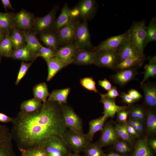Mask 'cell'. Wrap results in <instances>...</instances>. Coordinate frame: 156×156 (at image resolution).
<instances>
[{
  "label": "cell",
  "instance_id": "obj_1",
  "mask_svg": "<svg viewBox=\"0 0 156 156\" xmlns=\"http://www.w3.org/2000/svg\"><path fill=\"white\" fill-rule=\"evenodd\" d=\"M12 123L11 132L13 139L19 148L24 149L42 147L54 137L62 139L67 131L62 105L48 100L35 112L21 111Z\"/></svg>",
  "mask_w": 156,
  "mask_h": 156
},
{
  "label": "cell",
  "instance_id": "obj_2",
  "mask_svg": "<svg viewBox=\"0 0 156 156\" xmlns=\"http://www.w3.org/2000/svg\"><path fill=\"white\" fill-rule=\"evenodd\" d=\"M98 7L97 1L95 0H81L71 10L72 15L73 18L79 20L90 21L97 13Z\"/></svg>",
  "mask_w": 156,
  "mask_h": 156
},
{
  "label": "cell",
  "instance_id": "obj_3",
  "mask_svg": "<svg viewBox=\"0 0 156 156\" xmlns=\"http://www.w3.org/2000/svg\"><path fill=\"white\" fill-rule=\"evenodd\" d=\"M146 22L144 19L133 22L129 29V41L133 47L142 54L144 53V42L146 35Z\"/></svg>",
  "mask_w": 156,
  "mask_h": 156
},
{
  "label": "cell",
  "instance_id": "obj_4",
  "mask_svg": "<svg viewBox=\"0 0 156 156\" xmlns=\"http://www.w3.org/2000/svg\"><path fill=\"white\" fill-rule=\"evenodd\" d=\"M73 43L78 50L94 51L95 47L91 41L87 21H83L78 25Z\"/></svg>",
  "mask_w": 156,
  "mask_h": 156
},
{
  "label": "cell",
  "instance_id": "obj_5",
  "mask_svg": "<svg viewBox=\"0 0 156 156\" xmlns=\"http://www.w3.org/2000/svg\"><path fill=\"white\" fill-rule=\"evenodd\" d=\"M59 9L57 5H55L46 16L35 18L33 26L34 32L40 34L51 32L55 20V16Z\"/></svg>",
  "mask_w": 156,
  "mask_h": 156
},
{
  "label": "cell",
  "instance_id": "obj_6",
  "mask_svg": "<svg viewBox=\"0 0 156 156\" xmlns=\"http://www.w3.org/2000/svg\"><path fill=\"white\" fill-rule=\"evenodd\" d=\"M65 144L74 151L84 150L91 141L87 134L67 131L62 139Z\"/></svg>",
  "mask_w": 156,
  "mask_h": 156
},
{
  "label": "cell",
  "instance_id": "obj_7",
  "mask_svg": "<svg viewBox=\"0 0 156 156\" xmlns=\"http://www.w3.org/2000/svg\"><path fill=\"white\" fill-rule=\"evenodd\" d=\"M62 111L64 122L67 129L75 133L83 132L81 121L73 109L69 106L62 105Z\"/></svg>",
  "mask_w": 156,
  "mask_h": 156
},
{
  "label": "cell",
  "instance_id": "obj_8",
  "mask_svg": "<svg viewBox=\"0 0 156 156\" xmlns=\"http://www.w3.org/2000/svg\"><path fill=\"white\" fill-rule=\"evenodd\" d=\"M96 52L95 65L99 67L116 70V67L119 63L116 50H105Z\"/></svg>",
  "mask_w": 156,
  "mask_h": 156
},
{
  "label": "cell",
  "instance_id": "obj_9",
  "mask_svg": "<svg viewBox=\"0 0 156 156\" xmlns=\"http://www.w3.org/2000/svg\"><path fill=\"white\" fill-rule=\"evenodd\" d=\"M80 22L79 19L74 18L67 25L55 33L60 46L63 47L73 43L76 28Z\"/></svg>",
  "mask_w": 156,
  "mask_h": 156
},
{
  "label": "cell",
  "instance_id": "obj_10",
  "mask_svg": "<svg viewBox=\"0 0 156 156\" xmlns=\"http://www.w3.org/2000/svg\"><path fill=\"white\" fill-rule=\"evenodd\" d=\"M12 140L9 128L0 124V156H16L13 150Z\"/></svg>",
  "mask_w": 156,
  "mask_h": 156
},
{
  "label": "cell",
  "instance_id": "obj_11",
  "mask_svg": "<svg viewBox=\"0 0 156 156\" xmlns=\"http://www.w3.org/2000/svg\"><path fill=\"white\" fill-rule=\"evenodd\" d=\"M130 34L129 29L120 35L112 36L102 41L95 47L94 51H98L102 50H116L120 47L129 41Z\"/></svg>",
  "mask_w": 156,
  "mask_h": 156
},
{
  "label": "cell",
  "instance_id": "obj_12",
  "mask_svg": "<svg viewBox=\"0 0 156 156\" xmlns=\"http://www.w3.org/2000/svg\"><path fill=\"white\" fill-rule=\"evenodd\" d=\"M12 14L16 28L25 30H30L33 27L35 18L32 13L22 9L14 15Z\"/></svg>",
  "mask_w": 156,
  "mask_h": 156
},
{
  "label": "cell",
  "instance_id": "obj_13",
  "mask_svg": "<svg viewBox=\"0 0 156 156\" xmlns=\"http://www.w3.org/2000/svg\"><path fill=\"white\" fill-rule=\"evenodd\" d=\"M137 67L120 70L111 76L110 79L115 83L123 86L134 79L138 74Z\"/></svg>",
  "mask_w": 156,
  "mask_h": 156
},
{
  "label": "cell",
  "instance_id": "obj_14",
  "mask_svg": "<svg viewBox=\"0 0 156 156\" xmlns=\"http://www.w3.org/2000/svg\"><path fill=\"white\" fill-rule=\"evenodd\" d=\"M100 139L99 145L104 146L116 143L119 138L114 127L107 123L104 125Z\"/></svg>",
  "mask_w": 156,
  "mask_h": 156
},
{
  "label": "cell",
  "instance_id": "obj_15",
  "mask_svg": "<svg viewBox=\"0 0 156 156\" xmlns=\"http://www.w3.org/2000/svg\"><path fill=\"white\" fill-rule=\"evenodd\" d=\"M77 50L73 43H70L59 48L55 56L68 66L73 63Z\"/></svg>",
  "mask_w": 156,
  "mask_h": 156
},
{
  "label": "cell",
  "instance_id": "obj_16",
  "mask_svg": "<svg viewBox=\"0 0 156 156\" xmlns=\"http://www.w3.org/2000/svg\"><path fill=\"white\" fill-rule=\"evenodd\" d=\"M66 145L62 139L54 137L49 140L42 147L48 153H57L64 156L66 154L68 151Z\"/></svg>",
  "mask_w": 156,
  "mask_h": 156
},
{
  "label": "cell",
  "instance_id": "obj_17",
  "mask_svg": "<svg viewBox=\"0 0 156 156\" xmlns=\"http://www.w3.org/2000/svg\"><path fill=\"white\" fill-rule=\"evenodd\" d=\"M74 18L72 15L71 10L69 8L68 3H65L60 15L55 20L51 32L56 33L69 23Z\"/></svg>",
  "mask_w": 156,
  "mask_h": 156
},
{
  "label": "cell",
  "instance_id": "obj_18",
  "mask_svg": "<svg viewBox=\"0 0 156 156\" xmlns=\"http://www.w3.org/2000/svg\"><path fill=\"white\" fill-rule=\"evenodd\" d=\"M96 57V52L82 50H77L73 63L78 65L94 64Z\"/></svg>",
  "mask_w": 156,
  "mask_h": 156
},
{
  "label": "cell",
  "instance_id": "obj_19",
  "mask_svg": "<svg viewBox=\"0 0 156 156\" xmlns=\"http://www.w3.org/2000/svg\"><path fill=\"white\" fill-rule=\"evenodd\" d=\"M141 87L144 94V102L149 107L155 108L156 106V85L150 82L141 83Z\"/></svg>",
  "mask_w": 156,
  "mask_h": 156
},
{
  "label": "cell",
  "instance_id": "obj_20",
  "mask_svg": "<svg viewBox=\"0 0 156 156\" xmlns=\"http://www.w3.org/2000/svg\"><path fill=\"white\" fill-rule=\"evenodd\" d=\"M119 63L130 57L144 55L137 51L130 43L129 41L120 47L116 50Z\"/></svg>",
  "mask_w": 156,
  "mask_h": 156
},
{
  "label": "cell",
  "instance_id": "obj_21",
  "mask_svg": "<svg viewBox=\"0 0 156 156\" xmlns=\"http://www.w3.org/2000/svg\"><path fill=\"white\" fill-rule=\"evenodd\" d=\"M101 102L103 104L104 115L109 117H113L115 114L120 111L125 109L128 107L126 106L117 105L114 100H110L104 97L101 96Z\"/></svg>",
  "mask_w": 156,
  "mask_h": 156
},
{
  "label": "cell",
  "instance_id": "obj_22",
  "mask_svg": "<svg viewBox=\"0 0 156 156\" xmlns=\"http://www.w3.org/2000/svg\"><path fill=\"white\" fill-rule=\"evenodd\" d=\"M46 61L48 69L47 81L51 80L59 71L67 66L56 56L51 58Z\"/></svg>",
  "mask_w": 156,
  "mask_h": 156
},
{
  "label": "cell",
  "instance_id": "obj_23",
  "mask_svg": "<svg viewBox=\"0 0 156 156\" xmlns=\"http://www.w3.org/2000/svg\"><path fill=\"white\" fill-rule=\"evenodd\" d=\"M131 156H154L149 146L147 137H144L137 141L134 151Z\"/></svg>",
  "mask_w": 156,
  "mask_h": 156
},
{
  "label": "cell",
  "instance_id": "obj_24",
  "mask_svg": "<svg viewBox=\"0 0 156 156\" xmlns=\"http://www.w3.org/2000/svg\"><path fill=\"white\" fill-rule=\"evenodd\" d=\"M23 32L26 45L36 58V55L42 45L37 38L35 32L29 30H24Z\"/></svg>",
  "mask_w": 156,
  "mask_h": 156
},
{
  "label": "cell",
  "instance_id": "obj_25",
  "mask_svg": "<svg viewBox=\"0 0 156 156\" xmlns=\"http://www.w3.org/2000/svg\"><path fill=\"white\" fill-rule=\"evenodd\" d=\"M146 58L145 55L127 58L119 62L116 67V70H120L140 66Z\"/></svg>",
  "mask_w": 156,
  "mask_h": 156
},
{
  "label": "cell",
  "instance_id": "obj_26",
  "mask_svg": "<svg viewBox=\"0 0 156 156\" xmlns=\"http://www.w3.org/2000/svg\"><path fill=\"white\" fill-rule=\"evenodd\" d=\"M11 57L14 59L25 61L32 60L36 58L35 56L26 44L14 50Z\"/></svg>",
  "mask_w": 156,
  "mask_h": 156
},
{
  "label": "cell",
  "instance_id": "obj_27",
  "mask_svg": "<svg viewBox=\"0 0 156 156\" xmlns=\"http://www.w3.org/2000/svg\"><path fill=\"white\" fill-rule=\"evenodd\" d=\"M70 89L68 88L54 90L49 94L48 101L56 102L60 105L66 104Z\"/></svg>",
  "mask_w": 156,
  "mask_h": 156
},
{
  "label": "cell",
  "instance_id": "obj_28",
  "mask_svg": "<svg viewBox=\"0 0 156 156\" xmlns=\"http://www.w3.org/2000/svg\"><path fill=\"white\" fill-rule=\"evenodd\" d=\"M108 117L103 115L100 117L91 120L89 122V128L87 135L91 141H92L95 133L101 130L106 120Z\"/></svg>",
  "mask_w": 156,
  "mask_h": 156
},
{
  "label": "cell",
  "instance_id": "obj_29",
  "mask_svg": "<svg viewBox=\"0 0 156 156\" xmlns=\"http://www.w3.org/2000/svg\"><path fill=\"white\" fill-rule=\"evenodd\" d=\"M40 40L47 47L57 51L60 46L56 34L52 32H47L40 34Z\"/></svg>",
  "mask_w": 156,
  "mask_h": 156
},
{
  "label": "cell",
  "instance_id": "obj_30",
  "mask_svg": "<svg viewBox=\"0 0 156 156\" xmlns=\"http://www.w3.org/2000/svg\"><path fill=\"white\" fill-rule=\"evenodd\" d=\"M14 27L12 14L0 12V29L5 34L10 31Z\"/></svg>",
  "mask_w": 156,
  "mask_h": 156
},
{
  "label": "cell",
  "instance_id": "obj_31",
  "mask_svg": "<svg viewBox=\"0 0 156 156\" xmlns=\"http://www.w3.org/2000/svg\"><path fill=\"white\" fill-rule=\"evenodd\" d=\"M10 38L14 50L23 46L26 42L23 31L15 27L12 29Z\"/></svg>",
  "mask_w": 156,
  "mask_h": 156
},
{
  "label": "cell",
  "instance_id": "obj_32",
  "mask_svg": "<svg viewBox=\"0 0 156 156\" xmlns=\"http://www.w3.org/2000/svg\"><path fill=\"white\" fill-rule=\"evenodd\" d=\"M10 31L5 34L4 38L0 43V56L11 57L13 51L10 38Z\"/></svg>",
  "mask_w": 156,
  "mask_h": 156
},
{
  "label": "cell",
  "instance_id": "obj_33",
  "mask_svg": "<svg viewBox=\"0 0 156 156\" xmlns=\"http://www.w3.org/2000/svg\"><path fill=\"white\" fill-rule=\"evenodd\" d=\"M149 63L144 66L145 71L143 73L144 75L143 79L141 83L145 82L149 77H154L156 76V57H148Z\"/></svg>",
  "mask_w": 156,
  "mask_h": 156
},
{
  "label": "cell",
  "instance_id": "obj_34",
  "mask_svg": "<svg viewBox=\"0 0 156 156\" xmlns=\"http://www.w3.org/2000/svg\"><path fill=\"white\" fill-rule=\"evenodd\" d=\"M146 37L144 44V48L150 42L156 41V17L152 18L148 25L146 26Z\"/></svg>",
  "mask_w": 156,
  "mask_h": 156
},
{
  "label": "cell",
  "instance_id": "obj_35",
  "mask_svg": "<svg viewBox=\"0 0 156 156\" xmlns=\"http://www.w3.org/2000/svg\"><path fill=\"white\" fill-rule=\"evenodd\" d=\"M41 102L40 100L35 98L25 101L21 105V111L26 113L35 112L42 106Z\"/></svg>",
  "mask_w": 156,
  "mask_h": 156
},
{
  "label": "cell",
  "instance_id": "obj_36",
  "mask_svg": "<svg viewBox=\"0 0 156 156\" xmlns=\"http://www.w3.org/2000/svg\"><path fill=\"white\" fill-rule=\"evenodd\" d=\"M33 92L34 98L43 103L47 101V97L49 95L47 85L45 83H40L34 86Z\"/></svg>",
  "mask_w": 156,
  "mask_h": 156
},
{
  "label": "cell",
  "instance_id": "obj_37",
  "mask_svg": "<svg viewBox=\"0 0 156 156\" xmlns=\"http://www.w3.org/2000/svg\"><path fill=\"white\" fill-rule=\"evenodd\" d=\"M129 115L131 118L143 121L146 116L147 112L142 106L135 105L130 107Z\"/></svg>",
  "mask_w": 156,
  "mask_h": 156
},
{
  "label": "cell",
  "instance_id": "obj_38",
  "mask_svg": "<svg viewBox=\"0 0 156 156\" xmlns=\"http://www.w3.org/2000/svg\"><path fill=\"white\" fill-rule=\"evenodd\" d=\"M114 127L119 137L130 144H133V137L128 133L124 123L119 124L115 123Z\"/></svg>",
  "mask_w": 156,
  "mask_h": 156
},
{
  "label": "cell",
  "instance_id": "obj_39",
  "mask_svg": "<svg viewBox=\"0 0 156 156\" xmlns=\"http://www.w3.org/2000/svg\"><path fill=\"white\" fill-rule=\"evenodd\" d=\"M146 130L150 133L156 131V115L155 112L147 110L146 115Z\"/></svg>",
  "mask_w": 156,
  "mask_h": 156
},
{
  "label": "cell",
  "instance_id": "obj_40",
  "mask_svg": "<svg viewBox=\"0 0 156 156\" xmlns=\"http://www.w3.org/2000/svg\"><path fill=\"white\" fill-rule=\"evenodd\" d=\"M86 156H105L99 145L90 143L84 149Z\"/></svg>",
  "mask_w": 156,
  "mask_h": 156
},
{
  "label": "cell",
  "instance_id": "obj_41",
  "mask_svg": "<svg viewBox=\"0 0 156 156\" xmlns=\"http://www.w3.org/2000/svg\"><path fill=\"white\" fill-rule=\"evenodd\" d=\"M21 152L27 156H48L45 149L42 147H38L27 149L19 148Z\"/></svg>",
  "mask_w": 156,
  "mask_h": 156
},
{
  "label": "cell",
  "instance_id": "obj_42",
  "mask_svg": "<svg viewBox=\"0 0 156 156\" xmlns=\"http://www.w3.org/2000/svg\"><path fill=\"white\" fill-rule=\"evenodd\" d=\"M56 52V51L52 49L42 45L36 55V57H41L46 61L51 58L55 56Z\"/></svg>",
  "mask_w": 156,
  "mask_h": 156
},
{
  "label": "cell",
  "instance_id": "obj_43",
  "mask_svg": "<svg viewBox=\"0 0 156 156\" xmlns=\"http://www.w3.org/2000/svg\"><path fill=\"white\" fill-rule=\"evenodd\" d=\"M81 85L86 89L97 93L98 92L96 86V82L92 77H87L80 79Z\"/></svg>",
  "mask_w": 156,
  "mask_h": 156
},
{
  "label": "cell",
  "instance_id": "obj_44",
  "mask_svg": "<svg viewBox=\"0 0 156 156\" xmlns=\"http://www.w3.org/2000/svg\"><path fill=\"white\" fill-rule=\"evenodd\" d=\"M114 148L116 151L121 154H125L131 151V148L127 142L123 140L115 143Z\"/></svg>",
  "mask_w": 156,
  "mask_h": 156
},
{
  "label": "cell",
  "instance_id": "obj_45",
  "mask_svg": "<svg viewBox=\"0 0 156 156\" xmlns=\"http://www.w3.org/2000/svg\"><path fill=\"white\" fill-rule=\"evenodd\" d=\"M32 63H26L23 61L21 64V67L17 75L15 84L18 85L22 78L24 77L28 69L30 67Z\"/></svg>",
  "mask_w": 156,
  "mask_h": 156
},
{
  "label": "cell",
  "instance_id": "obj_46",
  "mask_svg": "<svg viewBox=\"0 0 156 156\" xmlns=\"http://www.w3.org/2000/svg\"><path fill=\"white\" fill-rule=\"evenodd\" d=\"M101 96L104 97L107 99L114 100L117 96H120L119 94L116 86L112 87L111 90L105 94H100Z\"/></svg>",
  "mask_w": 156,
  "mask_h": 156
},
{
  "label": "cell",
  "instance_id": "obj_47",
  "mask_svg": "<svg viewBox=\"0 0 156 156\" xmlns=\"http://www.w3.org/2000/svg\"><path fill=\"white\" fill-rule=\"evenodd\" d=\"M126 109L120 111L117 113V120L118 122L122 124L127 123L129 111Z\"/></svg>",
  "mask_w": 156,
  "mask_h": 156
},
{
  "label": "cell",
  "instance_id": "obj_48",
  "mask_svg": "<svg viewBox=\"0 0 156 156\" xmlns=\"http://www.w3.org/2000/svg\"><path fill=\"white\" fill-rule=\"evenodd\" d=\"M128 94L136 102L138 101L143 97L138 91L134 89L129 90L128 92Z\"/></svg>",
  "mask_w": 156,
  "mask_h": 156
},
{
  "label": "cell",
  "instance_id": "obj_49",
  "mask_svg": "<svg viewBox=\"0 0 156 156\" xmlns=\"http://www.w3.org/2000/svg\"><path fill=\"white\" fill-rule=\"evenodd\" d=\"M98 84L108 91L111 90L112 87V84L107 79L99 81Z\"/></svg>",
  "mask_w": 156,
  "mask_h": 156
},
{
  "label": "cell",
  "instance_id": "obj_50",
  "mask_svg": "<svg viewBox=\"0 0 156 156\" xmlns=\"http://www.w3.org/2000/svg\"><path fill=\"white\" fill-rule=\"evenodd\" d=\"M120 96L122 98L123 101L127 104L131 105L136 102L128 94L122 92Z\"/></svg>",
  "mask_w": 156,
  "mask_h": 156
},
{
  "label": "cell",
  "instance_id": "obj_51",
  "mask_svg": "<svg viewBox=\"0 0 156 156\" xmlns=\"http://www.w3.org/2000/svg\"><path fill=\"white\" fill-rule=\"evenodd\" d=\"M124 124L127 132L131 135L135 137H137L139 136V134L134 128L127 123Z\"/></svg>",
  "mask_w": 156,
  "mask_h": 156
},
{
  "label": "cell",
  "instance_id": "obj_52",
  "mask_svg": "<svg viewBox=\"0 0 156 156\" xmlns=\"http://www.w3.org/2000/svg\"><path fill=\"white\" fill-rule=\"evenodd\" d=\"M14 118L10 117L5 114L0 112V122L3 123H9L13 122Z\"/></svg>",
  "mask_w": 156,
  "mask_h": 156
},
{
  "label": "cell",
  "instance_id": "obj_53",
  "mask_svg": "<svg viewBox=\"0 0 156 156\" xmlns=\"http://www.w3.org/2000/svg\"><path fill=\"white\" fill-rule=\"evenodd\" d=\"M137 124V131L138 134L143 133L144 129L143 121L135 120Z\"/></svg>",
  "mask_w": 156,
  "mask_h": 156
},
{
  "label": "cell",
  "instance_id": "obj_54",
  "mask_svg": "<svg viewBox=\"0 0 156 156\" xmlns=\"http://www.w3.org/2000/svg\"><path fill=\"white\" fill-rule=\"evenodd\" d=\"M1 1L3 6L5 10H6L7 8L11 9H13L10 1V0H1Z\"/></svg>",
  "mask_w": 156,
  "mask_h": 156
},
{
  "label": "cell",
  "instance_id": "obj_55",
  "mask_svg": "<svg viewBox=\"0 0 156 156\" xmlns=\"http://www.w3.org/2000/svg\"><path fill=\"white\" fill-rule=\"evenodd\" d=\"M149 146L155 152L156 151V139L155 138L151 139L148 142Z\"/></svg>",
  "mask_w": 156,
  "mask_h": 156
},
{
  "label": "cell",
  "instance_id": "obj_56",
  "mask_svg": "<svg viewBox=\"0 0 156 156\" xmlns=\"http://www.w3.org/2000/svg\"><path fill=\"white\" fill-rule=\"evenodd\" d=\"M127 123L134 128L137 131V124L135 120L130 118L127 120Z\"/></svg>",
  "mask_w": 156,
  "mask_h": 156
},
{
  "label": "cell",
  "instance_id": "obj_57",
  "mask_svg": "<svg viewBox=\"0 0 156 156\" xmlns=\"http://www.w3.org/2000/svg\"><path fill=\"white\" fill-rule=\"evenodd\" d=\"M105 156H127L126 155H120L116 153H111L105 155Z\"/></svg>",
  "mask_w": 156,
  "mask_h": 156
},
{
  "label": "cell",
  "instance_id": "obj_58",
  "mask_svg": "<svg viewBox=\"0 0 156 156\" xmlns=\"http://www.w3.org/2000/svg\"><path fill=\"white\" fill-rule=\"evenodd\" d=\"M5 34L0 29V43L5 38Z\"/></svg>",
  "mask_w": 156,
  "mask_h": 156
},
{
  "label": "cell",
  "instance_id": "obj_59",
  "mask_svg": "<svg viewBox=\"0 0 156 156\" xmlns=\"http://www.w3.org/2000/svg\"><path fill=\"white\" fill-rule=\"evenodd\" d=\"M48 154V156H63L60 154L57 153H50Z\"/></svg>",
  "mask_w": 156,
  "mask_h": 156
},
{
  "label": "cell",
  "instance_id": "obj_60",
  "mask_svg": "<svg viewBox=\"0 0 156 156\" xmlns=\"http://www.w3.org/2000/svg\"><path fill=\"white\" fill-rule=\"evenodd\" d=\"M68 156H82L77 154H73L70 155Z\"/></svg>",
  "mask_w": 156,
  "mask_h": 156
},
{
  "label": "cell",
  "instance_id": "obj_61",
  "mask_svg": "<svg viewBox=\"0 0 156 156\" xmlns=\"http://www.w3.org/2000/svg\"><path fill=\"white\" fill-rule=\"evenodd\" d=\"M21 155L22 156H27V155H26L25 154H24V153L21 152Z\"/></svg>",
  "mask_w": 156,
  "mask_h": 156
},
{
  "label": "cell",
  "instance_id": "obj_62",
  "mask_svg": "<svg viewBox=\"0 0 156 156\" xmlns=\"http://www.w3.org/2000/svg\"><path fill=\"white\" fill-rule=\"evenodd\" d=\"M1 56H0V62H1Z\"/></svg>",
  "mask_w": 156,
  "mask_h": 156
}]
</instances>
